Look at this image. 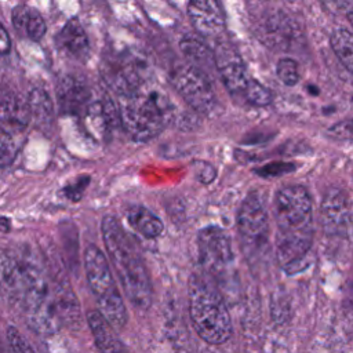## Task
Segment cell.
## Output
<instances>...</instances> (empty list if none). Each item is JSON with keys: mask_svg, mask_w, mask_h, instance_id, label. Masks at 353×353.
I'll return each instance as SVG.
<instances>
[{"mask_svg": "<svg viewBox=\"0 0 353 353\" xmlns=\"http://www.w3.org/2000/svg\"><path fill=\"white\" fill-rule=\"evenodd\" d=\"M273 216L279 265L290 276L303 272L310 262L313 234V208L307 190L298 185L280 188L273 200Z\"/></svg>", "mask_w": 353, "mask_h": 353, "instance_id": "cell-1", "label": "cell"}, {"mask_svg": "<svg viewBox=\"0 0 353 353\" xmlns=\"http://www.w3.org/2000/svg\"><path fill=\"white\" fill-rule=\"evenodd\" d=\"M102 239L128 301L134 307L146 310L152 303V285L135 239L112 215L102 219Z\"/></svg>", "mask_w": 353, "mask_h": 353, "instance_id": "cell-2", "label": "cell"}, {"mask_svg": "<svg viewBox=\"0 0 353 353\" xmlns=\"http://www.w3.org/2000/svg\"><path fill=\"white\" fill-rule=\"evenodd\" d=\"M120 124L127 134L139 142L159 135L174 117V106L167 92L148 81L132 92L119 97Z\"/></svg>", "mask_w": 353, "mask_h": 353, "instance_id": "cell-3", "label": "cell"}, {"mask_svg": "<svg viewBox=\"0 0 353 353\" xmlns=\"http://www.w3.org/2000/svg\"><path fill=\"white\" fill-rule=\"evenodd\" d=\"M189 313L199 336L219 345L232 335V320L221 294L205 280L193 274L189 281Z\"/></svg>", "mask_w": 353, "mask_h": 353, "instance_id": "cell-4", "label": "cell"}, {"mask_svg": "<svg viewBox=\"0 0 353 353\" xmlns=\"http://www.w3.org/2000/svg\"><path fill=\"white\" fill-rule=\"evenodd\" d=\"M214 58L215 69L232 97L256 108L272 102L270 90L250 76L240 54L230 43L219 40L214 48Z\"/></svg>", "mask_w": 353, "mask_h": 353, "instance_id": "cell-5", "label": "cell"}, {"mask_svg": "<svg viewBox=\"0 0 353 353\" xmlns=\"http://www.w3.org/2000/svg\"><path fill=\"white\" fill-rule=\"evenodd\" d=\"M84 269L99 313L113 328L121 330L128 319L125 305L116 287L109 263L98 247H87L84 252Z\"/></svg>", "mask_w": 353, "mask_h": 353, "instance_id": "cell-6", "label": "cell"}, {"mask_svg": "<svg viewBox=\"0 0 353 353\" xmlns=\"http://www.w3.org/2000/svg\"><path fill=\"white\" fill-rule=\"evenodd\" d=\"M101 73L108 87L120 97L150 81L149 58L131 48L113 51L103 57Z\"/></svg>", "mask_w": 353, "mask_h": 353, "instance_id": "cell-7", "label": "cell"}, {"mask_svg": "<svg viewBox=\"0 0 353 353\" xmlns=\"http://www.w3.org/2000/svg\"><path fill=\"white\" fill-rule=\"evenodd\" d=\"M43 269L29 254H0V292L11 307L19 312L29 285Z\"/></svg>", "mask_w": 353, "mask_h": 353, "instance_id": "cell-8", "label": "cell"}, {"mask_svg": "<svg viewBox=\"0 0 353 353\" xmlns=\"http://www.w3.org/2000/svg\"><path fill=\"white\" fill-rule=\"evenodd\" d=\"M237 229L245 252L258 255L268 244L269 219L262 197L252 192L243 200L237 214Z\"/></svg>", "mask_w": 353, "mask_h": 353, "instance_id": "cell-9", "label": "cell"}, {"mask_svg": "<svg viewBox=\"0 0 353 353\" xmlns=\"http://www.w3.org/2000/svg\"><path fill=\"white\" fill-rule=\"evenodd\" d=\"M170 83L185 102L199 113H210L215 106V94L204 72L190 63H179L170 72Z\"/></svg>", "mask_w": 353, "mask_h": 353, "instance_id": "cell-10", "label": "cell"}, {"mask_svg": "<svg viewBox=\"0 0 353 353\" xmlns=\"http://www.w3.org/2000/svg\"><path fill=\"white\" fill-rule=\"evenodd\" d=\"M199 258L203 268L212 276L221 277L233 265V251L230 240L223 229L207 226L197 236Z\"/></svg>", "mask_w": 353, "mask_h": 353, "instance_id": "cell-11", "label": "cell"}, {"mask_svg": "<svg viewBox=\"0 0 353 353\" xmlns=\"http://www.w3.org/2000/svg\"><path fill=\"white\" fill-rule=\"evenodd\" d=\"M299 28L284 11L265 10L259 15L256 34L259 40L273 48L287 51L299 41Z\"/></svg>", "mask_w": 353, "mask_h": 353, "instance_id": "cell-12", "label": "cell"}, {"mask_svg": "<svg viewBox=\"0 0 353 353\" xmlns=\"http://www.w3.org/2000/svg\"><path fill=\"white\" fill-rule=\"evenodd\" d=\"M57 98L62 113L85 117L94 97L83 79L73 74H65L58 81Z\"/></svg>", "mask_w": 353, "mask_h": 353, "instance_id": "cell-13", "label": "cell"}, {"mask_svg": "<svg viewBox=\"0 0 353 353\" xmlns=\"http://www.w3.org/2000/svg\"><path fill=\"white\" fill-rule=\"evenodd\" d=\"M188 15L194 29L204 37H216L225 29V15L219 3L194 0L188 4Z\"/></svg>", "mask_w": 353, "mask_h": 353, "instance_id": "cell-14", "label": "cell"}, {"mask_svg": "<svg viewBox=\"0 0 353 353\" xmlns=\"http://www.w3.org/2000/svg\"><path fill=\"white\" fill-rule=\"evenodd\" d=\"M350 218V205L346 193L334 188L327 192L321 203V223L328 234H341L346 230Z\"/></svg>", "mask_w": 353, "mask_h": 353, "instance_id": "cell-15", "label": "cell"}, {"mask_svg": "<svg viewBox=\"0 0 353 353\" xmlns=\"http://www.w3.org/2000/svg\"><path fill=\"white\" fill-rule=\"evenodd\" d=\"M28 101L15 94H7L0 101V131L15 135L22 132L30 120Z\"/></svg>", "mask_w": 353, "mask_h": 353, "instance_id": "cell-16", "label": "cell"}, {"mask_svg": "<svg viewBox=\"0 0 353 353\" xmlns=\"http://www.w3.org/2000/svg\"><path fill=\"white\" fill-rule=\"evenodd\" d=\"M87 321L99 353H128L123 342L116 335L114 328L99 313V310H88Z\"/></svg>", "mask_w": 353, "mask_h": 353, "instance_id": "cell-17", "label": "cell"}, {"mask_svg": "<svg viewBox=\"0 0 353 353\" xmlns=\"http://www.w3.org/2000/svg\"><path fill=\"white\" fill-rule=\"evenodd\" d=\"M58 46L69 57L84 61L90 52V43L87 34L76 18L69 19L59 30L57 37Z\"/></svg>", "mask_w": 353, "mask_h": 353, "instance_id": "cell-18", "label": "cell"}, {"mask_svg": "<svg viewBox=\"0 0 353 353\" xmlns=\"http://www.w3.org/2000/svg\"><path fill=\"white\" fill-rule=\"evenodd\" d=\"M12 26L23 37L39 41L46 33V22L43 17L32 7L25 4L17 6L12 10Z\"/></svg>", "mask_w": 353, "mask_h": 353, "instance_id": "cell-19", "label": "cell"}, {"mask_svg": "<svg viewBox=\"0 0 353 353\" xmlns=\"http://www.w3.org/2000/svg\"><path fill=\"white\" fill-rule=\"evenodd\" d=\"M125 216L131 228L148 239L159 237L164 230L161 219L146 207L132 205L127 210Z\"/></svg>", "mask_w": 353, "mask_h": 353, "instance_id": "cell-20", "label": "cell"}, {"mask_svg": "<svg viewBox=\"0 0 353 353\" xmlns=\"http://www.w3.org/2000/svg\"><path fill=\"white\" fill-rule=\"evenodd\" d=\"M181 51L185 54V57L190 61V65L204 72L205 69L215 68V58L214 51L208 48L200 39L193 36H185L179 43Z\"/></svg>", "mask_w": 353, "mask_h": 353, "instance_id": "cell-21", "label": "cell"}, {"mask_svg": "<svg viewBox=\"0 0 353 353\" xmlns=\"http://www.w3.org/2000/svg\"><path fill=\"white\" fill-rule=\"evenodd\" d=\"M330 43L336 58L353 74V33L345 28H336L331 33Z\"/></svg>", "mask_w": 353, "mask_h": 353, "instance_id": "cell-22", "label": "cell"}, {"mask_svg": "<svg viewBox=\"0 0 353 353\" xmlns=\"http://www.w3.org/2000/svg\"><path fill=\"white\" fill-rule=\"evenodd\" d=\"M28 105L30 109V114L39 121V123H48L51 121L52 116V103L47 92L41 88H33L29 92Z\"/></svg>", "mask_w": 353, "mask_h": 353, "instance_id": "cell-23", "label": "cell"}, {"mask_svg": "<svg viewBox=\"0 0 353 353\" xmlns=\"http://www.w3.org/2000/svg\"><path fill=\"white\" fill-rule=\"evenodd\" d=\"M276 72L280 81L288 87H292L299 81L298 63L292 58H280L276 65Z\"/></svg>", "mask_w": 353, "mask_h": 353, "instance_id": "cell-24", "label": "cell"}, {"mask_svg": "<svg viewBox=\"0 0 353 353\" xmlns=\"http://www.w3.org/2000/svg\"><path fill=\"white\" fill-rule=\"evenodd\" d=\"M6 335L10 353H36V350L32 347V345L28 342V339L22 335V332L18 328L10 325L7 328Z\"/></svg>", "mask_w": 353, "mask_h": 353, "instance_id": "cell-25", "label": "cell"}, {"mask_svg": "<svg viewBox=\"0 0 353 353\" xmlns=\"http://www.w3.org/2000/svg\"><path fill=\"white\" fill-rule=\"evenodd\" d=\"M18 152V145L14 135L0 131V167H8Z\"/></svg>", "mask_w": 353, "mask_h": 353, "instance_id": "cell-26", "label": "cell"}, {"mask_svg": "<svg viewBox=\"0 0 353 353\" xmlns=\"http://www.w3.org/2000/svg\"><path fill=\"white\" fill-rule=\"evenodd\" d=\"M296 170V165L287 161H274L265 164L259 168H255V174H258L262 178H277L290 172H294Z\"/></svg>", "mask_w": 353, "mask_h": 353, "instance_id": "cell-27", "label": "cell"}, {"mask_svg": "<svg viewBox=\"0 0 353 353\" xmlns=\"http://www.w3.org/2000/svg\"><path fill=\"white\" fill-rule=\"evenodd\" d=\"M328 135L338 141H350L353 142V119L342 120L332 124L328 128Z\"/></svg>", "mask_w": 353, "mask_h": 353, "instance_id": "cell-28", "label": "cell"}, {"mask_svg": "<svg viewBox=\"0 0 353 353\" xmlns=\"http://www.w3.org/2000/svg\"><path fill=\"white\" fill-rule=\"evenodd\" d=\"M90 182V176H80L76 181L70 182L62 189V194L72 201H79L84 193V189L87 188Z\"/></svg>", "mask_w": 353, "mask_h": 353, "instance_id": "cell-29", "label": "cell"}, {"mask_svg": "<svg viewBox=\"0 0 353 353\" xmlns=\"http://www.w3.org/2000/svg\"><path fill=\"white\" fill-rule=\"evenodd\" d=\"M200 165H197V171H196V175H197V179L203 183H208L211 182L214 178H215V170L211 164L208 163H199Z\"/></svg>", "mask_w": 353, "mask_h": 353, "instance_id": "cell-30", "label": "cell"}, {"mask_svg": "<svg viewBox=\"0 0 353 353\" xmlns=\"http://www.w3.org/2000/svg\"><path fill=\"white\" fill-rule=\"evenodd\" d=\"M11 48V40L6 28L0 23V55H6Z\"/></svg>", "mask_w": 353, "mask_h": 353, "instance_id": "cell-31", "label": "cell"}, {"mask_svg": "<svg viewBox=\"0 0 353 353\" xmlns=\"http://www.w3.org/2000/svg\"><path fill=\"white\" fill-rule=\"evenodd\" d=\"M347 21H349V23H350L352 28H353V11H349V12H347Z\"/></svg>", "mask_w": 353, "mask_h": 353, "instance_id": "cell-32", "label": "cell"}]
</instances>
